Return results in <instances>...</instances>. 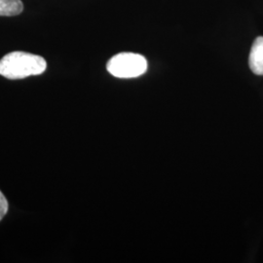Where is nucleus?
Wrapping results in <instances>:
<instances>
[{"instance_id":"1","label":"nucleus","mask_w":263,"mask_h":263,"mask_svg":"<svg viewBox=\"0 0 263 263\" xmlns=\"http://www.w3.org/2000/svg\"><path fill=\"white\" fill-rule=\"evenodd\" d=\"M46 68L47 63L42 57L26 52H12L0 60V76L12 80L40 76Z\"/></svg>"},{"instance_id":"2","label":"nucleus","mask_w":263,"mask_h":263,"mask_svg":"<svg viewBox=\"0 0 263 263\" xmlns=\"http://www.w3.org/2000/svg\"><path fill=\"white\" fill-rule=\"evenodd\" d=\"M106 68L111 76L117 78H136L147 70V61L136 53H120L113 56Z\"/></svg>"},{"instance_id":"3","label":"nucleus","mask_w":263,"mask_h":263,"mask_svg":"<svg viewBox=\"0 0 263 263\" xmlns=\"http://www.w3.org/2000/svg\"><path fill=\"white\" fill-rule=\"evenodd\" d=\"M249 66L256 76H263V36L256 38L249 57Z\"/></svg>"},{"instance_id":"4","label":"nucleus","mask_w":263,"mask_h":263,"mask_svg":"<svg viewBox=\"0 0 263 263\" xmlns=\"http://www.w3.org/2000/svg\"><path fill=\"white\" fill-rule=\"evenodd\" d=\"M24 10L21 0H0V16H17Z\"/></svg>"},{"instance_id":"5","label":"nucleus","mask_w":263,"mask_h":263,"mask_svg":"<svg viewBox=\"0 0 263 263\" xmlns=\"http://www.w3.org/2000/svg\"><path fill=\"white\" fill-rule=\"evenodd\" d=\"M8 202L7 199L3 195V193L0 191V220L5 216L8 212Z\"/></svg>"}]
</instances>
